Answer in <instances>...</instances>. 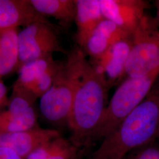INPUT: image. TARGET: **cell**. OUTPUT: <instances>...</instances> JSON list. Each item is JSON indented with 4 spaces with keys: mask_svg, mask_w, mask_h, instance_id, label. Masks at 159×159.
<instances>
[{
    "mask_svg": "<svg viewBox=\"0 0 159 159\" xmlns=\"http://www.w3.org/2000/svg\"><path fill=\"white\" fill-rule=\"evenodd\" d=\"M9 98L7 95V89L2 80L0 79V111L7 107Z\"/></svg>",
    "mask_w": 159,
    "mask_h": 159,
    "instance_id": "cell-21",
    "label": "cell"
},
{
    "mask_svg": "<svg viewBox=\"0 0 159 159\" xmlns=\"http://www.w3.org/2000/svg\"><path fill=\"white\" fill-rule=\"evenodd\" d=\"M159 77V68L143 77H127L114 92L90 144L112 133L148 96Z\"/></svg>",
    "mask_w": 159,
    "mask_h": 159,
    "instance_id": "cell-3",
    "label": "cell"
},
{
    "mask_svg": "<svg viewBox=\"0 0 159 159\" xmlns=\"http://www.w3.org/2000/svg\"><path fill=\"white\" fill-rule=\"evenodd\" d=\"M0 159H24L9 148L0 147Z\"/></svg>",
    "mask_w": 159,
    "mask_h": 159,
    "instance_id": "cell-22",
    "label": "cell"
},
{
    "mask_svg": "<svg viewBox=\"0 0 159 159\" xmlns=\"http://www.w3.org/2000/svg\"><path fill=\"white\" fill-rule=\"evenodd\" d=\"M63 64V61L55 60L30 88L37 98H41L50 90Z\"/></svg>",
    "mask_w": 159,
    "mask_h": 159,
    "instance_id": "cell-19",
    "label": "cell"
},
{
    "mask_svg": "<svg viewBox=\"0 0 159 159\" xmlns=\"http://www.w3.org/2000/svg\"><path fill=\"white\" fill-rule=\"evenodd\" d=\"M80 154V148L60 135L41 144L24 159H79Z\"/></svg>",
    "mask_w": 159,
    "mask_h": 159,
    "instance_id": "cell-14",
    "label": "cell"
},
{
    "mask_svg": "<svg viewBox=\"0 0 159 159\" xmlns=\"http://www.w3.org/2000/svg\"><path fill=\"white\" fill-rule=\"evenodd\" d=\"M67 55L51 88L40 98L41 113L45 119L55 124L67 125L80 65L85 56L77 45Z\"/></svg>",
    "mask_w": 159,
    "mask_h": 159,
    "instance_id": "cell-4",
    "label": "cell"
},
{
    "mask_svg": "<svg viewBox=\"0 0 159 159\" xmlns=\"http://www.w3.org/2000/svg\"><path fill=\"white\" fill-rule=\"evenodd\" d=\"M132 35L104 18L93 32L82 50L91 60L96 59L118 41Z\"/></svg>",
    "mask_w": 159,
    "mask_h": 159,
    "instance_id": "cell-11",
    "label": "cell"
},
{
    "mask_svg": "<svg viewBox=\"0 0 159 159\" xmlns=\"http://www.w3.org/2000/svg\"><path fill=\"white\" fill-rule=\"evenodd\" d=\"M132 159H159V147L155 145L146 146L140 150Z\"/></svg>",
    "mask_w": 159,
    "mask_h": 159,
    "instance_id": "cell-20",
    "label": "cell"
},
{
    "mask_svg": "<svg viewBox=\"0 0 159 159\" xmlns=\"http://www.w3.org/2000/svg\"><path fill=\"white\" fill-rule=\"evenodd\" d=\"M46 20L47 18L37 12L30 0H0V30Z\"/></svg>",
    "mask_w": 159,
    "mask_h": 159,
    "instance_id": "cell-10",
    "label": "cell"
},
{
    "mask_svg": "<svg viewBox=\"0 0 159 159\" xmlns=\"http://www.w3.org/2000/svg\"><path fill=\"white\" fill-rule=\"evenodd\" d=\"M18 29L0 30V79L17 70L20 53Z\"/></svg>",
    "mask_w": 159,
    "mask_h": 159,
    "instance_id": "cell-15",
    "label": "cell"
},
{
    "mask_svg": "<svg viewBox=\"0 0 159 159\" xmlns=\"http://www.w3.org/2000/svg\"><path fill=\"white\" fill-rule=\"evenodd\" d=\"M34 9L43 16L52 17L61 27L68 29L74 23L75 0H30Z\"/></svg>",
    "mask_w": 159,
    "mask_h": 159,
    "instance_id": "cell-13",
    "label": "cell"
},
{
    "mask_svg": "<svg viewBox=\"0 0 159 159\" xmlns=\"http://www.w3.org/2000/svg\"><path fill=\"white\" fill-rule=\"evenodd\" d=\"M132 46V36L120 40L91 63L102 75L109 88L126 76L125 67Z\"/></svg>",
    "mask_w": 159,
    "mask_h": 159,
    "instance_id": "cell-8",
    "label": "cell"
},
{
    "mask_svg": "<svg viewBox=\"0 0 159 159\" xmlns=\"http://www.w3.org/2000/svg\"><path fill=\"white\" fill-rule=\"evenodd\" d=\"M154 4H155V7L156 8V17H155V18L159 25V0L155 1Z\"/></svg>",
    "mask_w": 159,
    "mask_h": 159,
    "instance_id": "cell-23",
    "label": "cell"
},
{
    "mask_svg": "<svg viewBox=\"0 0 159 159\" xmlns=\"http://www.w3.org/2000/svg\"><path fill=\"white\" fill-rule=\"evenodd\" d=\"M60 136L57 130L37 125L28 130L0 133V147L9 148L25 159L41 144Z\"/></svg>",
    "mask_w": 159,
    "mask_h": 159,
    "instance_id": "cell-9",
    "label": "cell"
},
{
    "mask_svg": "<svg viewBox=\"0 0 159 159\" xmlns=\"http://www.w3.org/2000/svg\"><path fill=\"white\" fill-rule=\"evenodd\" d=\"M36 99L29 89L14 84L6 110L12 113L23 112L33 107Z\"/></svg>",
    "mask_w": 159,
    "mask_h": 159,
    "instance_id": "cell-18",
    "label": "cell"
},
{
    "mask_svg": "<svg viewBox=\"0 0 159 159\" xmlns=\"http://www.w3.org/2000/svg\"></svg>",
    "mask_w": 159,
    "mask_h": 159,
    "instance_id": "cell-24",
    "label": "cell"
},
{
    "mask_svg": "<svg viewBox=\"0 0 159 159\" xmlns=\"http://www.w3.org/2000/svg\"><path fill=\"white\" fill-rule=\"evenodd\" d=\"M37 116L34 107L20 113L7 110L0 111V133L28 130L37 126Z\"/></svg>",
    "mask_w": 159,
    "mask_h": 159,
    "instance_id": "cell-16",
    "label": "cell"
},
{
    "mask_svg": "<svg viewBox=\"0 0 159 159\" xmlns=\"http://www.w3.org/2000/svg\"><path fill=\"white\" fill-rule=\"evenodd\" d=\"M159 68V25L155 18L145 14L132 35L126 77H143Z\"/></svg>",
    "mask_w": 159,
    "mask_h": 159,
    "instance_id": "cell-5",
    "label": "cell"
},
{
    "mask_svg": "<svg viewBox=\"0 0 159 159\" xmlns=\"http://www.w3.org/2000/svg\"><path fill=\"white\" fill-rule=\"evenodd\" d=\"M20 60L22 65L61 52L67 54L58 39V31L48 20L32 23L18 33Z\"/></svg>",
    "mask_w": 159,
    "mask_h": 159,
    "instance_id": "cell-6",
    "label": "cell"
},
{
    "mask_svg": "<svg viewBox=\"0 0 159 159\" xmlns=\"http://www.w3.org/2000/svg\"><path fill=\"white\" fill-rule=\"evenodd\" d=\"M54 61L52 56H49L23 64L17 70L18 76L14 84L30 90Z\"/></svg>",
    "mask_w": 159,
    "mask_h": 159,
    "instance_id": "cell-17",
    "label": "cell"
},
{
    "mask_svg": "<svg viewBox=\"0 0 159 159\" xmlns=\"http://www.w3.org/2000/svg\"><path fill=\"white\" fill-rule=\"evenodd\" d=\"M103 17L133 35L149 8L144 0H99Z\"/></svg>",
    "mask_w": 159,
    "mask_h": 159,
    "instance_id": "cell-7",
    "label": "cell"
},
{
    "mask_svg": "<svg viewBox=\"0 0 159 159\" xmlns=\"http://www.w3.org/2000/svg\"><path fill=\"white\" fill-rule=\"evenodd\" d=\"M109 89L103 76L85 56L80 65L67 121L72 134L70 140L77 148L90 144L91 136L107 107Z\"/></svg>",
    "mask_w": 159,
    "mask_h": 159,
    "instance_id": "cell-1",
    "label": "cell"
},
{
    "mask_svg": "<svg viewBox=\"0 0 159 159\" xmlns=\"http://www.w3.org/2000/svg\"><path fill=\"white\" fill-rule=\"evenodd\" d=\"M159 137V83L114 130L102 139L91 159H123Z\"/></svg>",
    "mask_w": 159,
    "mask_h": 159,
    "instance_id": "cell-2",
    "label": "cell"
},
{
    "mask_svg": "<svg viewBox=\"0 0 159 159\" xmlns=\"http://www.w3.org/2000/svg\"><path fill=\"white\" fill-rule=\"evenodd\" d=\"M76 25L75 41L83 48L103 17L99 0H75Z\"/></svg>",
    "mask_w": 159,
    "mask_h": 159,
    "instance_id": "cell-12",
    "label": "cell"
}]
</instances>
